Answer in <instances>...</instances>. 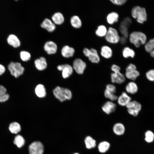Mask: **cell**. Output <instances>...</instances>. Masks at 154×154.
Here are the masks:
<instances>
[{
    "mask_svg": "<svg viewBox=\"0 0 154 154\" xmlns=\"http://www.w3.org/2000/svg\"><path fill=\"white\" fill-rule=\"evenodd\" d=\"M130 42L136 47L139 48L141 44H145L147 37L143 33L140 31H134L129 35Z\"/></svg>",
    "mask_w": 154,
    "mask_h": 154,
    "instance_id": "obj_1",
    "label": "cell"
},
{
    "mask_svg": "<svg viewBox=\"0 0 154 154\" xmlns=\"http://www.w3.org/2000/svg\"><path fill=\"white\" fill-rule=\"evenodd\" d=\"M111 68L113 71L110 75L112 83L119 84L124 83L125 80V77L120 72V67L116 64H113Z\"/></svg>",
    "mask_w": 154,
    "mask_h": 154,
    "instance_id": "obj_2",
    "label": "cell"
},
{
    "mask_svg": "<svg viewBox=\"0 0 154 154\" xmlns=\"http://www.w3.org/2000/svg\"><path fill=\"white\" fill-rule=\"evenodd\" d=\"M132 17L136 19L137 21L141 24L147 20V15L145 9L139 6L133 7L131 11Z\"/></svg>",
    "mask_w": 154,
    "mask_h": 154,
    "instance_id": "obj_3",
    "label": "cell"
},
{
    "mask_svg": "<svg viewBox=\"0 0 154 154\" xmlns=\"http://www.w3.org/2000/svg\"><path fill=\"white\" fill-rule=\"evenodd\" d=\"M53 93L55 97L60 102L66 100H70L72 97V93L69 89L57 86L53 90Z\"/></svg>",
    "mask_w": 154,
    "mask_h": 154,
    "instance_id": "obj_4",
    "label": "cell"
},
{
    "mask_svg": "<svg viewBox=\"0 0 154 154\" xmlns=\"http://www.w3.org/2000/svg\"><path fill=\"white\" fill-rule=\"evenodd\" d=\"M105 37L108 42L114 44L119 42L120 38L117 31L112 27H110L108 28Z\"/></svg>",
    "mask_w": 154,
    "mask_h": 154,
    "instance_id": "obj_5",
    "label": "cell"
},
{
    "mask_svg": "<svg viewBox=\"0 0 154 154\" xmlns=\"http://www.w3.org/2000/svg\"><path fill=\"white\" fill-rule=\"evenodd\" d=\"M8 69L11 74L15 78L22 75L24 70L21 64L17 62H11L8 66Z\"/></svg>",
    "mask_w": 154,
    "mask_h": 154,
    "instance_id": "obj_6",
    "label": "cell"
},
{
    "mask_svg": "<svg viewBox=\"0 0 154 154\" xmlns=\"http://www.w3.org/2000/svg\"><path fill=\"white\" fill-rule=\"evenodd\" d=\"M83 53L91 62L97 64L100 62V57L96 49L94 48L89 49L87 48H85L83 50Z\"/></svg>",
    "mask_w": 154,
    "mask_h": 154,
    "instance_id": "obj_7",
    "label": "cell"
},
{
    "mask_svg": "<svg viewBox=\"0 0 154 154\" xmlns=\"http://www.w3.org/2000/svg\"><path fill=\"white\" fill-rule=\"evenodd\" d=\"M127 111L130 115L136 116L141 109V104L135 100H131L126 106Z\"/></svg>",
    "mask_w": 154,
    "mask_h": 154,
    "instance_id": "obj_8",
    "label": "cell"
},
{
    "mask_svg": "<svg viewBox=\"0 0 154 154\" xmlns=\"http://www.w3.org/2000/svg\"><path fill=\"white\" fill-rule=\"evenodd\" d=\"M28 149L29 154H43L44 147L41 142L36 141L31 143L29 146Z\"/></svg>",
    "mask_w": 154,
    "mask_h": 154,
    "instance_id": "obj_9",
    "label": "cell"
},
{
    "mask_svg": "<svg viewBox=\"0 0 154 154\" xmlns=\"http://www.w3.org/2000/svg\"><path fill=\"white\" fill-rule=\"evenodd\" d=\"M73 68L76 72L79 74H83L86 67L85 62L80 58L75 59L73 62Z\"/></svg>",
    "mask_w": 154,
    "mask_h": 154,
    "instance_id": "obj_10",
    "label": "cell"
},
{
    "mask_svg": "<svg viewBox=\"0 0 154 154\" xmlns=\"http://www.w3.org/2000/svg\"><path fill=\"white\" fill-rule=\"evenodd\" d=\"M57 68L59 70L62 71V76L64 78H68L73 73V68L68 64L59 65Z\"/></svg>",
    "mask_w": 154,
    "mask_h": 154,
    "instance_id": "obj_11",
    "label": "cell"
},
{
    "mask_svg": "<svg viewBox=\"0 0 154 154\" xmlns=\"http://www.w3.org/2000/svg\"><path fill=\"white\" fill-rule=\"evenodd\" d=\"M116 105L113 102L108 101L106 102L102 107L104 112L107 114H109L116 110Z\"/></svg>",
    "mask_w": 154,
    "mask_h": 154,
    "instance_id": "obj_12",
    "label": "cell"
},
{
    "mask_svg": "<svg viewBox=\"0 0 154 154\" xmlns=\"http://www.w3.org/2000/svg\"><path fill=\"white\" fill-rule=\"evenodd\" d=\"M131 100V98L126 92H123L117 100L118 104L122 106H126Z\"/></svg>",
    "mask_w": 154,
    "mask_h": 154,
    "instance_id": "obj_13",
    "label": "cell"
},
{
    "mask_svg": "<svg viewBox=\"0 0 154 154\" xmlns=\"http://www.w3.org/2000/svg\"><path fill=\"white\" fill-rule=\"evenodd\" d=\"M44 50L49 54H55L57 50L56 44L52 41L46 42L44 45Z\"/></svg>",
    "mask_w": 154,
    "mask_h": 154,
    "instance_id": "obj_14",
    "label": "cell"
},
{
    "mask_svg": "<svg viewBox=\"0 0 154 154\" xmlns=\"http://www.w3.org/2000/svg\"><path fill=\"white\" fill-rule=\"evenodd\" d=\"M40 26L42 28L46 29L50 32H53L56 29L55 25L48 18L45 19L41 24Z\"/></svg>",
    "mask_w": 154,
    "mask_h": 154,
    "instance_id": "obj_15",
    "label": "cell"
},
{
    "mask_svg": "<svg viewBox=\"0 0 154 154\" xmlns=\"http://www.w3.org/2000/svg\"><path fill=\"white\" fill-rule=\"evenodd\" d=\"M35 64L36 68L39 70H43L47 66L46 59L44 57H41L36 59L35 60Z\"/></svg>",
    "mask_w": 154,
    "mask_h": 154,
    "instance_id": "obj_16",
    "label": "cell"
},
{
    "mask_svg": "<svg viewBox=\"0 0 154 154\" xmlns=\"http://www.w3.org/2000/svg\"><path fill=\"white\" fill-rule=\"evenodd\" d=\"M74 49L68 45L64 46L61 51V54L63 56L66 58L72 57L74 53Z\"/></svg>",
    "mask_w": 154,
    "mask_h": 154,
    "instance_id": "obj_17",
    "label": "cell"
},
{
    "mask_svg": "<svg viewBox=\"0 0 154 154\" xmlns=\"http://www.w3.org/2000/svg\"><path fill=\"white\" fill-rule=\"evenodd\" d=\"M113 131L116 135L118 136L121 135L125 133V127L122 123H117L114 125Z\"/></svg>",
    "mask_w": 154,
    "mask_h": 154,
    "instance_id": "obj_18",
    "label": "cell"
},
{
    "mask_svg": "<svg viewBox=\"0 0 154 154\" xmlns=\"http://www.w3.org/2000/svg\"><path fill=\"white\" fill-rule=\"evenodd\" d=\"M126 92L132 94L136 93L138 91V88L136 84L133 81L128 82L125 87Z\"/></svg>",
    "mask_w": 154,
    "mask_h": 154,
    "instance_id": "obj_19",
    "label": "cell"
},
{
    "mask_svg": "<svg viewBox=\"0 0 154 154\" xmlns=\"http://www.w3.org/2000/svg\"><path fill=\"white\" fill-rule=\"evenodd\" d=\"M100 54L104 58L109 59L112 57L113 52L110 47L107 45H104L101 48Z\"/></svg>",
    "mask_w": 154,
    "mask_h": 154,
    "instance_id": "obj_20",
    "label": "cell"
},
{
    "mask_svg": "<svg viewBox=\"0 0 154 154\" xmlns=\"http://www.w3.org/2000/svg\"><path fill=\"white\" fill-rule=\"evenodd\" d=\"M7 41L9 44L14 47H17L20 45V40L16 35L13 34H11L9 36Z\"/></svg>",
    "mask_w": 154,
    "mask_h": 154,
    "instance_id": "obj_21",
    "label": "cell"
},
{
    "mask_svg": "<svg viewBox=\"0 0 154 154\" xmlns=\"http://www.w3.org/2000/svg\"><path fill=\"white\" fill-rule=\"evenodd\" d=\"M52 21L55 24L60 25L64 21V17L62 14L59 12L54 13L52 17Z\"/></svg>",
    "mask_w": 154,
    "mask_h": 154,
    "instance_id": "obj_22",
    "label": "cell"
},
{
    "mask_svg": "<svg viewBox=\"0 0 154 154\" xmlns=\"http://www.w3.org/2000/svg\"><path fill=\"white\" fill-rule=\"evenodd\" d=\"M119 18V15L118 13L115 12H112L107 15L106 20L108 24L112 25L118 22Z\"/></svg>",
    "mask_w": 154,
    "mask_h": 154,
    "instance_id": "obj_23",
    "label": "cell"
},
{
    "mask_svg": "<svg viewBox=\"0 0 154 154\" xmlns=\"http://www.w3.org/2000/svg\"><path fill=\"white\" fill-rule=\"evenodd\" d=\"M86 147L88 149L94 148L96 146V141L90 136H87L84 139Z\"/></svg>",
    "mask_w": 154,
    "mask_h": 154,
    "instance_id": "obj_24",
    "label": "cell"
},
{
    "mask_svg": "<svg viewBox=\"0 0 154 154\" xmlns=\"http://www.w3.org/2000/svg\"><path fill=\"white\" fill-rule=\"evenodd\" d=\"M145 50L150 53L151 56L154 58V38L150 39L145 45Z\"/></svg>",
    "mask_w": 154,
    "mask_h": 154,
    "instance_id": "obj_25",
    "label": "cell"
},
{
    "mask_svg": "<svg viewBox=\"0 0 154 154\" xmlns=\"http://www.w3.org/2000/svg\"><path fill=\"white\" fill-rule=\"evenodd\" d=\"M139 73L137 69L126 71L125 78L132 81L135 80L139 75Z\"/></svg>",
    "mask_w": 154,
    "mask_h": 154,
    "instance_id": "obj_26",
    "label": "cell"
},
{
    "mask_svg": "<svg viewBox=\"0 0 154 154\" xmlns=\"http://www.w3.org/2000/svg\"><path fill=\"white\" fill-rule=\"evenodd\" d=\"M110 147V143L106 141H103L100 142L98 145L99 151L101 153H104L107 152Z\"/></svg>",
    "mask_w": 154,
    "mask_h": 154,
    "instance_id": "obj_27",
    "label": "cell"
},
{
    "mask_svg": "<svg viewBox=\"0 0 154 154\" xmlns=\"http://www.w3.org/2000/svg\"><path fill=\"white\" fill-rule=\"evenodd\" d=\"M35 91L36 95L39 98H44L46 95L45 88L44 86L42 84L37 85L35 88Z\"/></svg>",
    "mask_w": 154,
    "mask_h": 154,
    "instance_id": "obj_28",
    "label": "cell"
},
{
    "mask_svg": "<svg viewBox=\"0 0 154 154\" xmlns=\"http://www.w3.org/2000/svg\"><path fill=\"white\" fill-rule=\"evenodd\" d=\"M123 56L125 58L129 57L133 58L135 56V53L134 50L128 47H124L122 51Z\"/></svg>",
    "mask_w": 154,
    "mask_h": 154,
    "instance_id": "obj_29",
    "label": "cell"
},
{
    "mask_svg": "<svg viewBox=\"0 0 154 154\" xmlns=\"http://www.w3.org/2000/svg\"><path fill=\"white\" fill-rule=\"evenodd\" d=\"M9 129L11 133L16 134L21 131V127L20 124L18 123L13 122L10 124Z\"/></svg>",
    "mask_w": 154,
    "mask_h": 154,
    "instance_id": "obj_30",
    "label": "cell"
},
{
    "mask_svg": "<svg viewBox=\"0 0 154 154\" xmlns=\"http://www.w3.org/2000/svg\"><path fill=\"white\" fill-rule=\"evenodd\" d=\"M70 23L74 28L78 29L82 26V22L80 18L77 15L73 16L70 19Z\"/></svg>",
    "mask_w": 154,
    "mask_h": 154,
    "instance_id": "obj_31",
    "label": "cell"
},
{
    "mask_svg": "<svg viewBox=\"0 0 154 154\" xmlns=\"http://www.w3.org/2000/svg\"><path fill=\"white\" fill-rule=\"evenodd\" d=\"M25 140L23 137L20 135H18L15 137L13 143L17 147L20 148L25 144Z\"/></svg>",
    "mask_w": 154,
    "mask_h": 154,
    "instance_id": "obj_32",
    "label": "cell"
},
{
    "mask_svg": "<svg viewBox=\"0 0 154 154\" xmlns=\"http://www.w3.org/2000/svg\"><path fill=\"white\" fill-rule=\"evenodd\" d=\"M108 30L106 27L103 25L99 26L96 30L95 33L96 35L100 37H105Z\"/></svg>",
    "mask_w": 154,
    "mask_h": 154,
    "instance_id": "obj_33",
    "label": "cell"
},
{
    "mask_svg": "<svg viewBox=\"0 0 154 154\" xmlns=\"http://www.w3.org/2000/svg\"><path fill=\"white\" fill-rule=\"evenodd\" d=\"M104 94L106 98L112 102L117 100V99L118 96L115 94L108 91L106 89L104 90Z\"/></svg>",
    "mask_w": 154,
    "mask_h": 154,
    "instance_id": "obj_34",
    "label": "cell"
},
{
    "mask_svg": "<svg viewBox=\"0 0 154 154\" xmlns=\"http://www.w3.org/2000/svg\"><path fill=\"white\" fill-rule=\"evenodd\" d=\"M119 29L123 36L127 38L128 37L129 35L128 27L124 25L120 24Z\"/></svg>",
    "mask_w": 154,
    "mask_h": 154,
    "instance_id": "obj_35",
    "label": "cell"
},
{
    "mask_svg": "<svg viewBox=\"0 0 154 154\" xmlns=\"http://www.w3.org/2000/svg\"><path fill=\"white\" fill-rule=\"evenodd\" d=\"M145 140L148 143L153 142L154 139V134L150 130L147 131L145 133Z\"/></svg>",
    "mask_w": 154,
    "mask_h": 154,
    "instance_id": "obj_36",
    "label": "cell"
},
{
    "mask_svg": "<svg viewBox=\"0 0 154 154\" xmlns=\"http://www.w3.org/2000/svg\"><path fill=\"white\" fill-rule=\"evenodd\" d=\"M20 55L21 60L24 61H27L29 60L31 57L30 53L28 52L25 51L21 52Z\"/></svg>",
    "mask_w": 154,
    "mask_h": 154,
    "instance_id": "obj_37",
    "label": "cell"
},
{
    "mask_svg": "<svg viewBox=\"0 0 154 154\" xmlns=\"http://www.w3.org/2000/svg\"><path fill=\"white\" fill-rule=\"evenodd\" d=\"M147 79L151 81H154V69H151L147 71L146 73Z\"/></svg>",
    "mask_w": 154,
    "mask_h": 154,
    "instance_id": "obj_38",
    "label": "cell"
},
{
    "mask_svg": "<svg viewBox=\"0 0 154 154\" xmlns=\"http://www.w3.org/2000/svg\"><path fill=\"white\" fill-rule=\"evenodd\" d=\"M132 23L131 19L129 17H126L124 18L121 22L120 24L124 25L128 28Z\"/></svg>",
    "mask_w": 154,
    "mask_h": 154,
    "instance_id": "obj_39",
    "label": "cell"
},
{
    "mask_svg": "<svg viewBox=\"0 0 154 154\" xmlns=\"http://www.w3.org/2000/svg\"><path fill=\"white\" fill-rule=\"evenodd\" d=\"M106 89L108 91L115 94L116 92V86L112 84H109L106 85Z\"/></svg>",
    "mask_w": 154,
    "mask_h": 154,
    "instance_id": "obj_40",
    "label": "cell"
},
{
    "mask_svg": "<svg viewBox=\"0 0 154 154\" xmlns=\"http://www.w3.org/2000/svg\"><path fill=\"white\" fill-rule=\"evenodd\" d=\"M113 4L117 5H121L124 4L127 1V0H110Z\"/></svg>",
    "mask_w": 154,
    "mask_h": 154,
    "instance_id": "obj_41",
    "label": "cell"
},
{
    "mask_svg": "<svg viewBox=\"0 0 154 154\" xmlns=\"http://www.w3.org/2000/svg\"><path fill=\"white\" fill-rule=\"evenodd\" d=\"M9 98V95L5 93L0 95V102H3L7 101Z\"/></svg>",
    "mask_w": 154,
    "mask_h": 154,
    "instance_id": "obj_42",
    "label": "cell"
},
{
    "mask_svg": "<svg viewBox=\"0 0 154 154\" xmlns=\"http://www.w3.org/2000/svg\"><path fill=\"white\" fill-rule=\"evenodd\" d=\"M137 69L136 66L132 63L129 64L125 69L126 71Z\"/></svg>",
    "mask_w": 154,
    "mask_h": 154,
    "instance_id": "obj_43",
    "label": "cell"
},
{
    "mask_svg": "<svg viewBox=\"0 0 154 154\" xmlns=\"http://www.w3.org/2000/svg\"><path fill=\"white\" fill-rule=\"evenodd\" d=\"M6 88L3 86L0 85V95L6 93Z\"/></svg>",
    "mask_w": 154,
    "mask_h": 154,
    "instance_id": "obj_44",
    "label": "cell"
},
{
    "mask_svg": "<svg viewBox=\"0 0 154 154\" xmlns=\"http://www.w3.org/2000/svg\"><path fill=\"white\" fill-rule=\"evenodd\" d=\"M119 42L122 45L125 44L127 42V38L123 36L121 37L120 38Z\"/></svg>",
    "mask_w": 154,
    "mask_h": 154,
    "instance_id": "obj_45",
    "label": "cell"
},
{
    "mask_svg": "<svg viewBox=\"0 0 154 154\" xmlns=\"http://www.w3.org/2000/svg\"><path fill=\"white\" fill-rule=\"evenodd\" d=\"M5 71V68L4 66L0 64V75L3 74Z\"/></svg>",
    "mask_w": 154,
    "mask_h": 154,
    "instance_id": "obj_46",
    "label": "cell"
},
{
    "mask_svg": "<svg viewBox=\"0 0 154 154\" xmlns=\"http://www.w3.org/2000/svg\"><path fill=\"white\" fill-rule=\"evenodd\" d=\"M73 154H79L78 153H73Z\"/></svg>",
    "mask_w": 154,
    "mask_h": 154,
    "instance_id": "obj_47",
    "label": "cell"
}]
</instances>
